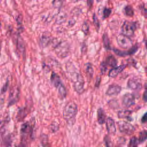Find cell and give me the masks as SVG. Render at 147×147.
<instances>
[{
    "instance_id": "ba28073f",
    "label": "cell",
    "mask_w": 147,
    "mask_h": 147,
    "mask_svg": "<svg viewBox=\"0 0 147 147\" xmlns=\"http://www.w3.org/2000/svg\"><path fill=\"white\" fill-rule=\"evenodd\" d=\"M20 88L18 87L13 88L9 93V99H8V106H11L14 104L16 103L20 99Z\"/></svg>"
},
{
    "instance_id": "cb8c5ba5",
    "label": "cell",
    "mask_w": 147,
    "mask_h": 147,
    "mask_svg": "<svg viewBox=\"0 0 147 147\" xmlns=\"http://www.w3.org/2000/svg\"><path fill=\"white\" fill-rule=\"evenodd\" d=\"M102 39H103V47L106 50H110L111 49L110 47V40L109 38V37L106 33H104L102 36Z\"/></svg>"
},
{
    "instance_id": "8d00e7d4",
    "label": "cell",
    "mask_w": 147,
    "mask_h": 147,
    "mask_svg": "<svg viewBox=\"0 0 147 147\" xmlns=\"http://www.w3.org/2000/svg\"><path fill=\"white\" fill-rule=\"evenodd\" d=\"M111 13V9L108 7H105L103 10V18H107Z\"/></svg>"
},
{
    "instance_id": "7a4b0ae2",
    "label": "cell",
    "mask_w": 147,
    "mask_h": 147,
    "mask_svg": "<svg viewBox=\"0 0 147 147\" xmlns=\"http://www.w3.org/2000/svg\"><path fill=\"white\" fill-rule=\"evenodd\" d=\"M33 125L30 122L24 123L20 129V136L22 144L26 146L32 140Z\"/></svg>"
},
{
    "instance_id": "ab89813d",
    "label": "cell",
    "mask_w": 147,
    "mask_h": 147,
    "mask_svg": "<svg viewBox=\"0 0 147 147\" xmlns=\"http://www.w3.org/2000/svg\"><path fill=\"white\" fill-rule=\"evenodd\" d=\"M16 22L17 23L18 26H21L22 24V15L20 14L17 16V18H16Z\"/></svg>"
},
{
    "instance_id": "f35d334b",
    "label": "cell",
    "mask_w": 147,
    "mask_h": 147,
    "mask_svg": "<svg viewBox=\"0 0 147 147\" xmlns=\"http://www.w3.org/2000/svg\"><path fill=\"white\" fill-rule=\"evenodd\" d=\"M8 86H9V80H7V81L6 82V83L4 84V85L2 86L1 88V94L6 92V91L8 88Z\"/></svg>"
},
{
    "instance_id": "484cf974",
    "label": "cell",
    "mask_w": 147,
    "mask_h": 147,
    "mask_svg": "<svg viewBox=\"0 0 147 147\" xmlns=\"http://www.w3.org/2000/svg\"><path fill=\"white\" fill-rule=\"evenodd\" d=\"M4 147H11L12 140L10 134H7L3 138V142Z\"/></svg>"
},
{
    "instance_id": "7dc6e473",
    "label": "cell",
    "mask_w": 147,
    "mask_h": 147,
    "mask_svg": "<svg viewBox=\"0 0 147 147\" xmlns=\"http://www.w3.org/2000/svg\"><path fill=\"white\" fill-rule=\"evenodd\" d=\"M146 48H147V41H146Z\"/></svg>"
},
{
    "instance_id": "30bf717a",
    "label": "cell",
    "mask_w": 147,
    "mask_h": 147,
    "mask_svg": "<svg viewBox=\"0 0 147 147\" xmlns=\"http://www.w3.org/2000/svg\"><path fill=\"white\" fill-rule=\"evenodd\" d=\"M135 96L131 93L125 94L122 99V104L125 107H130L135 104Z\"/></svg>"
},
{
    "instance_id": "d6986e66",
    "label": "cell",
    "mask_w": 147,
    "mask_h": 147,
    "mask_svg": "<svg viewBox=\"0 0 147 147\" xmlns=\"http://www.w3.org/2000/svg\"><path fill=\"white\" fill-rule=\"evenodd\" d=\"M104 63L106 64V65L107 67L109 66L114 68L117 66L118 62H117V60L114 56L109 55L106 58Z\"/></svg>"
},
{
    "instance_id": "60d3db41",
    "label": "cell",
    "mask_w": 147,
    "mask_h": 147,
    "mask_svg": "<svg viewBox=\"0 0 147 147\" xmlns=\"http://www.w3.org/2000/svg\"><path fill=\"white\" fill-rule=\"evenodd\" d=\"M141 121L142 123H145L147 122V111L144 114L142 117H141Z\"/></svg>"
},
{
    "instance_id": "4fadbf2b",
    "label": "cell",
    "mask_w": 147,
    "mask_h": 147,
    "mask_svg": "<svg viewBox=\"0 0 147 147\" xmlns=\"http://www.w3.org/2000/svg\"><path fill=\"white\" fill-rule=\"evenodd\" d=\"M121 90L122 88L120 86L116 84H113L109 86L107 91H106V94L109 96L117 95L120 93Z\"/></svg>"
},
{
    "instance_id": "5b68a950",
    "label": "cell",
    "mask_w": 147,
    "mask_h": 147,
    "mask_svg": "<svg viewBox=\"0 0 147 147\" xmlns=\"http://www.w3.org/2000/svg\"><path fill=\"white\" fill-rule=\"evenodd\" d=\"M117 42L119 47L124 49H130L132 46V41L129 37L123 34H118L116 38Z\"/></svg>"
},
{
    "instance_id": "44dd1931",
    "label": "cell",
    "mask_w": 147,
    "mask_h": 147,
    "mask_svg": "<svg viewBox=\"0 0 147 147\" xmlns=\"http://www.w3.org/2000/svg\"><path fill=\"white\" fill-rule=\"evenodd\" d=\"M132 111L129 110H122L118 112V117L119 118H126L129 121L131 120V114Z\"/></svg>"
},
{
    "instance_id": "7bdbcfd3",
    "label": "cell",
    "mask_w": 147,
    "mask_h": 147,
    "mask_svg": "<svg viewBox=\"0 0 147 147\" xmlns=\"http://www.w3.org/2000/svg\"><path fill=\"white\" fill-rule=\"evenodd\" d=\"M100 80H101V79L99 76H97L96 78V80H95V87H98L99 84H100Z\"/></svg>"
},
{
    "instance_id": "e575fe53",
    "label": "cell",
    "mask_w": 147,
    "mask_h": 147,
    "mask_svg": "<svg viewBox=\"0 0 147 147\" xmlns=\"http://www.w3.org/2000/svg\"><path fill=\"white\" fill-rule=\"evenodd\" d=\"M41 144L44 147L48 146V138L47 135L43 134L41 136Z\"/></svg>"
},
{
    "instance_id": "74e56055",
    "label": "cell",
    "mask_w": 147,
    "mask_h": 147,
    "mask_svg": "<svg viewBox=\"0 0 147 147\" xmlns=\"http://www.w3.org/2000/svg\"><path fill=\"white\" fill-rule=\"evenodd\" d=\"M107 67H108L106 65V64L104 63V61L102 62L100 65V69L101 74H104L106 72V71L107 69Z\"/></svg>"
},
{
    "instance_id": "8992f818",
    "label": "cell",
    "mask_w": 147,
    "mask_h": 147,
    "mask_svg": "<svg viewBox=\"0 0 147 147\" xmlns=\"http://www.w3.org/2000/svg\"><path fill=\"white\" fill-rule=\"evenodd\" d=\"M118 129L121 133L130 135L135 131V127L130 123L123 121H120L117 122Z\"/></svg>"
},
{
    "instance_id": "ac0fdd59",
    "label": "cell",
    "mask_w": 147,
    "mask_h": 147,
    "mask_svg": "<svg viewBox=\"0 0 147 147\" xmlns=\"http://www.w3.org/2000/svg\"><path fill=\"white\" fill-rule=\"evenodd\" d=\"M106 114L102 108H99L97 110V121L100 125L105 123L106 121Z\"/></svg>"
},
{
    "instance_id": "d6a6232c",
    "label": "cell",
    "mask_w": 147,
    "mask_h": 147,
    "mask_svg": "<svg viewBox=\"0 0 147 147\" xmlns=\"http://www.w3.org/2000/svg\"><path fill=\"white\" fill-rule=\"evenodd\" d=\"M59 124L56 122H52L49 125V130L52 133H55L57 131L59 130Z\"/></svg>"
},
{
    "instance_id": "4316f807",
    "label": "cell",
    "mask_w": 147,
    "mask_h": 147,
    "mask_svg": "<svg viewBox=\"0 0 147 147\" xmlns=\"http://www.w3.org/2000/svg\"><path fill=\"white\" fill-rule=\"evenodd\" d=\"M147 140V130H144L140 132L139 136H138V142L140 144L143 143Z\"/></svg>"
},
{
    "instance_id": "f546056e",
    "label": "cell",
    "mask_w": 147,
    "mask_h": 147,
    "mask_svg": "<svg viewBox=\"0 0 147 147\" xmlns=\"http://www.w3.org/2000/svg\"><path fill=\"white\" fill-rule=\"evenodd\" d=\"M139 142L136 137H132L129 142L127 147H137Z\"/></svg>"
},
{
    "instance_id": "277c9868",
    "label": "cell",
    "mask_w": 147,
    "mask_h": 147,
    "mask_svg": "<svg viewBox=\"0 0 147 147\" xmlns=\"http://www.w3.org/2000/svg\"><path fill=\"white\" fill-rule=\"evenodd\" d=\"M136 29V22L125 21L121 27L122 34L130 37L134 34Z\"/></svg>"
},
{
    "instance_id": "d590c367",
    "label": "cell",
    "mask_w": 147,
    "mask_h": 147,
    "mask_svg": "<svg viewBox=\"0 0 147 147\" xmlns=\"http://www.w3.org/2000/svg\"><path fill=\"white\" fill-rule=\"evenodd\" d=\"M104 142L105 144L106 147H113V142L110 139V138L106 135L104 138Z\"/></svg>"
},
{
    "instance_id": "b9f144b4",
    "label": "cell",
    "mask_w": 147,
    "mask_h": 147,
    "mask_svg": "<svg viewBox=\"0 0 147 147\" xmlns=\"http://www.w3.org/2000/svg\"><path fill=\"white\" fill-rule=\"evenodd\" d=\"M142 99L145 102H147V87H145V90L143 93Z\"/></svg>"
},
{
    "instance_id": "83f0119b",
    "label": "cell",
    "mask_w": 147,
    "mask_h": 147,
    "mask_svg": "<svg viewBox=\"0 0 147 147\" xmlns=\"http://www.w3.org/2000/svg\"><path fill=\"white\" fill-rule=\"evenodd\" d=\"M81 30L83 32V33L84 34L85 36H87L89 32H90V26L88 23L87 21H84L81 28Z\"/></svg>"
},
{
    "instance_id": "603a6c76",
    "label": "cell",
    "mask_w": 147,
    "mask_h": 147,
    "mask_svg": "<svg viewBox=\"0 0 147 147\" xmlns=\"http://www.w3.org/2000/svg\"><path fill=\"white\" fill-rule=\"evenodd\" d=\"M67 14L63 12H60L56 18V24H61L64 22L67 18Z\"/></svg>"
},
{
    "instance_id": "bcb514c9",
    "label": "cell",
    "mask_w": 147,
    "mask_h": 147,
    "mask_svg": "<svg viewBox=\"0 0 147 147\" xmlns=\"http://www.w3.org/2000/svg\"><path fill=\"white\" fill-rule=\"evenodd\" d=\"M21 147H26V146H25V145H22Z\"/></svg>"
},
{
    "instance_id": "f1b7e54d",
    "label": "cell",
    "mask_w": 147,
    "mask_h": 147,
    "mask_svg": "<svg viewBox=\"0 0 147 147\" xmlns=\"http://www.w3.org/2000/svg\"><path fill=\"white\" fill-rule=\"evenodd\" d=\"M125 13L126 16L129 17H132L134 16V10L131 6L127 5L124 8Z\"/></svg>"
},
{
    "instance_id": "d4e9b609",
    "label": "cell",
    "mask_w": 147,
    "mask_h": 147,
    "mask_svg": "<svg viewBox=\"0 0 147 147\" xmlns=\"http://www.w3.org/2000/svg\"><path fill=\"white\" fill-rule=\"evenodd\" d=\"M57 89L58 94H59L60 97L61 98H65L67 96V90H66V88L64 86V85L63 84V83L62 84H61Z\"/></svg>"
},
{
    "instance_id": "2e32d148",
    "label": "cell",
    "mask_w": 147,
    "mask_h": 147,
    "mask_svg": "<svg viewBox=\"0 0 147 147\" xmlns=\"http://www.w3.org/2000/svg\"><path fill=\"white\" fill-rule=\"evenodd\" d=\"M50 80L52 84L56 88H57L61 84H63L59 75L54 72H52L51 74Z\"/></svg>"
},
{
    "instance_id": "3957f363",
    "label": "cell",
    "mask_w": 147,
    "mask_h": 147,
    "mask_svg": "<svg viewBox=\"0 0 147 147\" xmlns=\"http://www.w3.org/2000/svg\"><path fill=\"white\" fill-rule=\"evenodd\" d=\"M54 50L57 55L61 58L66 57L69 52V46L65 41H61L54 47Z\"/></svg>"
},
{
    "instance_id": "ffe728a7",
    "label": "cell",
    "mask_w": 147,
    "mask_h": 147,
    "mask_svg": "<svg viewBox=\"0 0 147 147\" xmlns=\"http://www.w3.org/2000/svg\"><path fill=\"white\" fill-rule=\"evenodd\" d=\"M85 72L87 75V76L89 79H92L94 74V70L92 64L91 63H87L85 64Z\"/></svg>"
},
{
    "instance_id": "f6af8a7d",
    "label": "cell",
    "mask_w": 147,
    "mask_h": 147,
    "mask_svg": "<svg viewBox=\"0 0 147 147\" xmlns=\"http://www.w3.org/2000/svg\"><path fill=\"white\" fill-rule=\"evenodd\" d=\"M75 23V21L74 20H71L68 22V25H71V26H72L74 25Z\"/></svg>"
},
{
    "instance_id": "4dcf8cb0",
    "label": "cell",
    "mask_w": 147,
    "mask_h": 147,
    "mask_svg": "<svg viewBox=\"0 0 147 147\" xmlns=\"http://www.w3.org/2000/svg\"><path fill=\"white\" fill-rule=\"evenodd\" d=\"M92 20H93V23L96 28V30L97 32H98L99 30V28H100V22H99V19H98V17L96 16L95 13H94V14H93Z\"/></svg>"
},
{
    "instance_id": "6da1fadb",
    "label": "cell",
    "mask_w": 147,
    "mask_h": 147,
    "mask_svg": "<svg viewBox=\"0 0 147 147\" xmlns=\"http://www.w3.org/2000/svg\"><path fill=\"white\" fill-rule=\"evenodd\" d=\"M78 111L77 105L74 101H70L65 105L63 109V118L68 123H74V120L75 121V117Z\"/></svg>"
},
{
    "instance_id": "7402d4cb",
    "label": "cell",
    "mask_w": 147,
    "mask_h": 147,
    "mask_svg": "<svg viewBox=\"0 0 147 147\" xmlns=\"http://www.w3.org/2000/svg\"><path fill=\"white\" fill-rule=\"evenodd\" d=\"M27 109L26 107H22L19 109L17 115V119L18 121L23 120L27 115Z\"/></svg>"
},
{
    "instance_id": "8fae6325",
    "label": "cell",
    "mask_w": 147,
    "mask_h": 147,
    "mask_svg": "<svg viewBox=\"0 0 147 147\" xmlns=\"http://www.w3.org/2000/svg\"><path fill=\"white\" fill-rule=\"evenodd\" d=\"M138 48L137 45H134L127 51H121V50H119L115 48H114L113 50L117 56L120 57H125L126 56H129L134 54L137 51Z\"/></svg>"
},
{
    "instance_id": "5bb4252c",
    "label": "cell",
    "mask_w": 147,
    "mask_h": 147,
    "mask_svg": "<svg viewBox=\"0 0 147 147\" xmlns=\"http://www.w3.org/2000/svg\"><path fill=\"white\" fill-rule=\"evenodd\" d=\"M127 87L133 90H139L142 88L141 83L136 79H130L127 83Z\"/></svg>"
},
{
    "instance_id": "9c48e42d",
    "label": "cell",
    "mask_w": 147,
    "mask_h": 147,
    "mask_svg": "<svg viewBox=\"0 0 147 147\" xmlns=\"http://www.w3.org/2000/svg\"><path fill=\"white\" fill-rule=\"evenodd\" d=\"M54 38L52 37L51 34L48 32H44L42 33L40 37L39 44L42 48L47 47L50 44L52 43Z\"/></svg>"
},
{
    "instance_id": "52a82bcc",
    "label": "cell",
    "mask_w": 147,
    "mask_h": 147,
    "mask_svg": "<svg viewBox=\"0 0 147 147\" xmlns=\"http://www.w3.org/2000/svg\"><path fill=\"white\" fill-rule=\"evenodd\" d=\"M84 79L81 74L78 73L76 79L74 82V90L78 94H81L83 92L84 90Z\"/></svg>"
},
{
    "instance_id": "7c38bea8",
    "label": "cell",
    "mask_w": 147,
    "mask_h": 147,
    "mask_svg": "<svg viewBox=\"0 0 147 147\" xmlns=\"http://www.w3.org/2000/svg\"><path fill=\"white\" fill-rule=\"evenodd\" d=\"M105 123L108 133L111 135H115L117 133V129L114 119L110 117H108Z\"/></svg>"
},
{
    "instance_id": "836d02e7",
    "label": "cell",
    "mask_w": 147,
    "mask_h": 147,
    "mask_svg": "<svg viewBox=\"0 0 147 147\" xmlns=\"http://www.w3.org/2000/svg\"><path fill=\"white\" fill-rule=\"evenodd\" d=\"M139 9L145 17H147V5L146 4L142 3L139 6Z\"/></svg>"
},
{
    "instance_id": "e0dca14e",
    "label": "cell",
    "mask_w": 147,
    "mask_h": 147,
    "mask_svg": "<svg viewBox=\"0 0 147 147\" xmlns=\"http://www.w3.org/2000/svg\"><path fill=\"white\" fill-rule=\"evenodd\" d=\"M17 47L18 51L24 57H25V45L22 38L18 35L17 40Z\"/></svg>"
},
{
    "instance_id": "1f68e13d",
    "label": "cell",
    "mask_w": 147,
    "mask_h": 147,
    "mask_svg": "<svg viewBox=\"0 0 147 147\" xmlns=\"http://www.w3.org/2000/svg\"><path fill=\"white\" fill-rule=\"evenodd\" d=\"M64 1L65 0H53L52 2V6L55 8L59 9L63 5Z\"/></svg>"
},
{
    "instance_id": "9a60e30c",
    "label": "cell",
    "mask_w": 147,
    "mask_h": 147,
    "mask_svg": "<svg viewBox=\"0 0 147 147\" xmlns=\"http://www.w3.org/2000/svg\"><path fill=\"white\" fill-rule=\"evenodd\" d=\"M126 67V64H123V65H121L118 66V67H114L109 71L108 75H109V77L115 78L119 74H120Z\"/></svg>"
},
{
    "instance_id": "ee69618b",
    "label": "cell",
    "mask_w": 147,
    "mask_h": 147,
    "mask_svg": "<svg viewBox=\"0 0 147 147\" xmlns=\"http://www.w3.org/2000/svg\"><path fill=\"white\" fill-rule=\"evenodd\" d=\"M94 3V0H87V7L90 9Z\"/></svg>"
}]
</instances>
